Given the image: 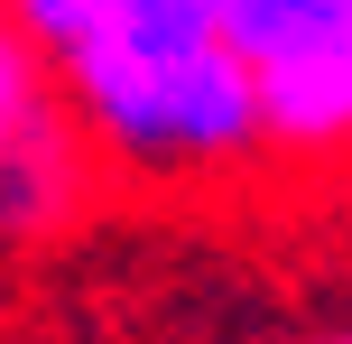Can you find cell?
Returning <instances> with one entry per match:
<instances>
[{
	"label": "cell",
	"mask_w": 352,
	"mask_h": 344,
	"mask_svg": "<svg viewBox=\"0 0 352 344\" xmlns=\"http://www.w3.org/2000/svg\"><path fill=\"white\" fill-rule=\"evenodd\" d=\"M93 140L65 103L56 47L19 28V10L0 0V242H37L84 205Z\"/></svg>",
	"instance_id": "3957f363"
},
{
	"label": "cell",
	"mask_w": 352,
	"mask_h": 344,
	"mask_svg": "<svg viewBox=\"0 0 352 344\" xmlns=\"http://www.w3.org/2000/svg\"><path fill=\"white\" fill-rule=\"evenodd\" d=\"M93 159L130 186H223L269 159V112L223 0H111L65 56Z\"/></svg>",
	"instance_id": "6da1fadb"
},
{
	"label": "cell",
	"mask_w": 352,
	"mask_h": 344,
	"mask_svg": "<svg viewBox=\"0 0 352 344\" xmlns=\"http://www.w3.org/2000/svg\"><path fill=\"white\" fill-rule=\"evenodd\" d=\"M269 112V159H352V0H223Z\"/></svg>",
	"instance_id": "7a4b0ae2"
},
{
	"label": "cell",
	"mask_w": 352,
	"mask_h": 344,
	"mask_svg": "<svg viewBox=\"0 0 352 344\" xmlns=\"http://www.w3.org/2000/svg\"><path fill=\"white\" fill-rule=\"evenodd\" d=\"M10 10H19V28H28V37H47V47H56V56H65V47H74V37H84V28H93V19H102V10H111V0H10Z\"/></svg>",
	"instance_id": "277c9868"
},
{
	"label": "cell",
	"mask_w": 352,
	"mask_h": 344,
	"mask_svg": "<svg viewBox=\"0 0 352 344\" xmlns=\"http://www.w3.org/2000/svg\"><path fill=\"white\" fill-rule=\"evenodd\" d=\"M306 344H352V335H306Z\"/></svg>",
	"instance_id": "5b68a950"
}]
</instances>
